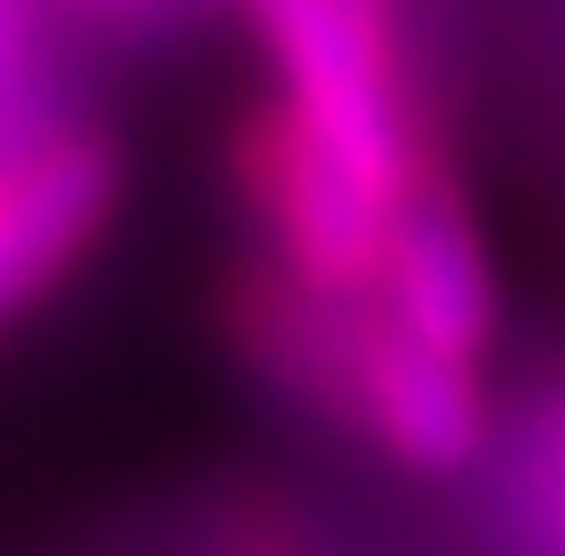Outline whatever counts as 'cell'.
<instances>
[{
	"mask_svg": "<svg viewBox=\"0 0 565 556\" xmlns=\"http://www.w3.org/2000/svg\"><path fill=\"white\" fill-rule=\"evenodd\" d=\"M266 52L275 95L326 146H343L386 197H412L437 154L420 129L403 0H232Z\"/></svg>",
	"mask_w": 565,
	"mask_h": 556,
	"instance_id": "6da1fadb",
	"label": "cell"
},
{
	"mask_svg": "<svg viewBox=\"0 0 565 556\" xmlns=\"http://www.w3.org/2000/svg\"><path fill=\"white\" fill-rule=\"evenodd\" d=\"M232 197H241L248 232H257V257L275 275L309 282V291H334V300H377L403 197H386L282 95L248 104L232 120Z\"/></svg>",
	"mask_w": 565,
	"mask_h": 556,
	"instance_id": "7a4b0ae2",
	"label": "cell"
},
{
	"mask_svg": "<svg viewBox=\"0 0 565 556\" xmlns=\"http://www.w3.org/2000/svg\"><path fill=\"white\" fill-rule=\"evenodd\" d=\"M343 437H360L377 462L412 471V480H455V471H471L480 446H489L480 368L412 343V334L377 309L369 343H360L352 403H343Z\"/></svg>",
	"mask_w": 565,
	"mask_h": 556,
	"instance_id": "3957f363",
	"label": "cell"
},
{
	"mask_svg": "<svg viewBox=\"0 0 565 556\" xmlns=\"http://www.w3.org/2000/svg\"><path fill=\"white\" fill-rule=\"evenodd\" d=\"M377 309L412 334V343L446 351V360H489L497 343V266L489 240L462 206V189L446 172H428L403 206H394V248H386V282Z\"/></svg>",
	"mask_w": 565,
	"mask_h": 556,
	"instance_id": "277c9868",
	"label": "cell"
},
{
	"mask_svg": "<svg viewBox=\"0 0 565 556\" xmlns=\"http://www.w3.org/2000/svg\"><path fill=\"white\" fill-rule=\"evenodd\" d=\"M531 531H540V556H565V394L540 428V462H531Z\"/></svg>",
	"mask_w": 565,
	"mask_h": 556,
	"instance_id": "5b68a950",
	"label": "cell"
},
{
	"mask_svg": "<svg viewBox=\"0 0 565 556\" xmlns=\"http://www.w3.org/2000/svg\"><path fill=\"white\" fill-rule=\"evenodd\" d=\"M86 26H111V35H138V26H163V18H180L189 0H70Z\"/></svg>",
	"mask_w": 565,
	"mask_h": 556,
	"instance_id": "8992f818",
	"label": "cell"
}]
</instances>
